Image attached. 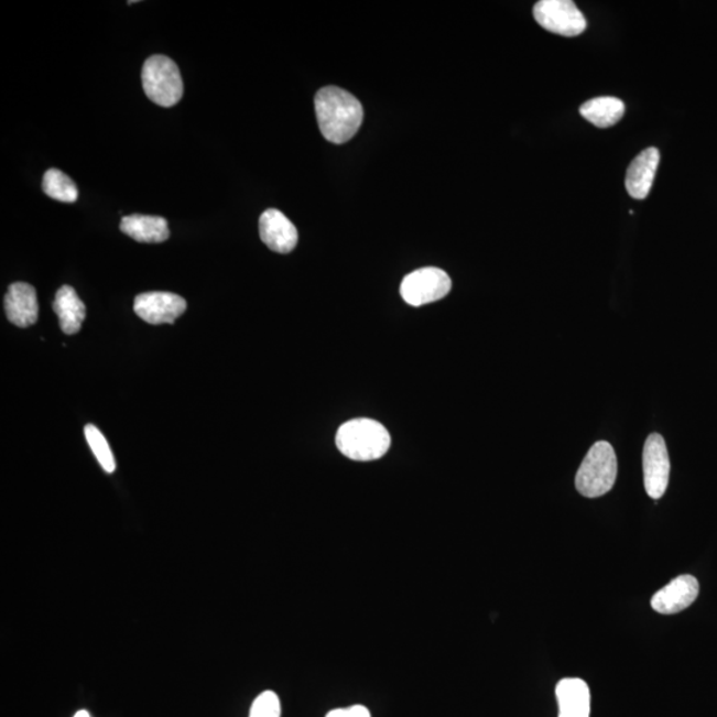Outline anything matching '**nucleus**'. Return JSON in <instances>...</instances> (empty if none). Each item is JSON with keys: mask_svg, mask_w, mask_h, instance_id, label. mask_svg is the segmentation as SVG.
<instances>
[{"mask_svg": "<svg viewBox=\"0 0 717 717\" xmlns=\"http://www.w3.org/2000/svg\"><path fill=\"white\" fill-rule=\"evenodd\" d=\"M74 717H90V715L87 710H79V713H76Z\"/></svg>", "mask_w": 717, "mask_h": 717, "instance_id": "obj_21", "label": "nucleus"}, {"mask_svg": "<svg viewBox=\"0 0 717 717\" xmlns=\"http://www.w3.org/2000/svg\"><path fill=\"white\" fill-rule=\"evenodd\" d=\"M699 596V583L693 576H681L654 594L652 609L664 616L688 609Z\"/></svg>", "mask_w": 717, "mask_h": 717, "instance_id": "obj_9", "label": "nucleus"}, {"mask_svg": "<svg viewBox=\"0 0 717 717\" xmlns=\"http://www.w3.org/2000/svg\"><path fill=\"white\" fill-rule=\"evenodd\" d=\"M555 695L560 706L558 717H590V689L583 680H562Z\"/></svg>", "mask_w": 717, "mask_h": 717, "instance_id": "obj_13", "label": "nucleus"}, {"mask_svg": "<svg viewBox=\"0 0 717 717\" xmlns=\"http://www.w3.org/2000/svg\"><path fill=\"white\" fill-rule=\"evenodd\" d=\"M452 281L445 271L424 268L406 275L400 286V294L411 306L420 307L445 298L450 292Z\"/></svg>", "mask_w": 717, "mask_h": 717, "instance_id": "obj_6", "label": "nucleus"}, {"mask_svg": "<svg viewBox=\"0 0 717 717\" xmlns=\"http://www.w3.org/2000/svg\"><path fill=\"white\" fill-rule=\"evenodd\" d=\"M249 717H281V700L273 691H264L250 708Z\"/></svg>", "mask_w": 717, "mask_h": 717, "instance_id": "obj_19", "label": "nucleus"}, {"mask_svg": "<svg viewBox=\"0 0 717 717\" xmlns=\"http://www.w3.org/2000/svg\"><path fill=\"white\" fill-rule=\"evenodd\" d=\"M580 115L593 126L610 128L623 118L626 107L622 100L616 98H597L586 101L579 109Z\"/></svg>", "mask_w": 717, "mask_h": 717, "instance_id": "obj_16", "label": "nucleus"}, {"mask_svg": "<svg viewBox=\"0 0 717 717\" xmlns=\"http://www.w3.org/2000/svg\"><path fill=\"white\" fill-rule=\"evenodd\" d=\"M120 230L141 243H161L170 238V228L163 217L132 215L122 217Z\"/></svg>", "mask_w": 717, "mask_h": 717, "instance_id": "obj_14", "label": "nucleus"}, {"mask_svg": "<svg viewBox=\"0 0 717 717\" xmlns=\"http://www.w3.org/2000/svg\"><path fill=\"white\" fill-rule=\"evenodd\" d=\"M316 119L323 138L334 144H345L363 122V107L354 95L338 87H326L315 96Z\"/></svg>", "mask_w": 717, "mask_h": 717, "instance_id": "obj_1", "label": "nucleus"}, {"mask_svg": "<svg viewBox=\"0 0 717 717\" xmlns=\"http://www.w3.org/2000/svg\"><path fill=\"white\" fill-rule=\"evenodd\" d=\"M533 15L542 29L561 36L573 37L585 32L586 19L571 0H541Z\"/></svg>", "mask_w": 717, "mask_h": 717, "instance_id": "obj_5", "label": "nucleus"}, {"mask_svg": "<svg viewBox=\"0 0 717 717\" xmlns=\"http://www.w3.org/2000/svg\"><path fill=\"white\" fill-rule=\"evenodd\" d=\"M337 447L354 461H373L383 457L391 447L390 432L371 419H355L340 426Z\"/></svg>", "mask_w": 717, "mask_h": 717, "instance_id": "obj_2", "label": "nucleus"}, {"mask_svg": "<svg viewBox=\"0 0 717 717\" xmlns=\"http://www.w3.org/2000/svg\"><path fill=\"white\" fill-rule=\"evenodd\" d=\"M133 307L139 318L150 325H172L186 312L187 303L177 294L151 292L135 296Z\"/></svg>", "mask_w": 717, "mask_h": 717, "instance_id": "obj_8", "label": "nucleus"}, {"mask_svg": "<svg viewBox=\"0 0 717 717\" xmlns=\"http://www.w3.org/2000/svg\"><path fill=\"white\" fill-rule=\"evenodd\" d=\"M670 457L664 438L659 434L648 437L643 448L644 489L651 499H662L670 481Z\"/></svg>", "mask_w": 717, "mask_h": 717, "instance_id": "obj_7", "label": "nucleus"}, {"mask_svg": "<svg viewBox=\"0 0 717 717\" xmlns=\"http://www.w3.org/2000/svg\"><path fill=\"white\" fill-rule=\"evenodd\" d=\"M4 309L12 325L30 327L39 318L36 290L29 283H12L4 296Z\"/></svg>", "mask_w": 717, "mask_h": 717, "instance_id": "obj_11", "label": "nucleus"}, {"mask_svg": "<svg viewBox=\"0 0 717 717\" xmlns=\"http://www.w3.org/2000/svg\"><path fill=\"white\" fill-rule=\"evenodd\" d=\"M43 192L56 202L73 204L79 197V191L73 180L59 170H50L43 177Z\"/></svg>", "mask_w": 717, "mask_h": 717, "instance_id": "obj_17", "label": "nucleus"}, {"mask_svg": "<svg viewBox=\"0 0 717 717\" xmlns=\"http://www.w3.org/2000/svg\"><path fill=\"white\" fill-rule=\"evenodd\" d=\"M618 461L610 443L598 442L580 464L576 477V488L587 499L609 493L617 481Z\"/></svg>", "mask_w": 717, "mask_h": 717, "instance_id": "obj_3", "label": "nucleus"}, {"mask_svg": "<svg viewBox=\"0 0 717 717\" xmlns=\"http://www.w3.org/2000/svg\"><path fill=\"white\" fill-rule=\"evenodd\" d=\"M262 242L275 253H292L298 243V231L290 219L276 209H269L260 218Z\"/></svg>", "mask_w": 717, "mask_h": 717, "instance_id": "obj_10", "label": "nucleus"}, {"mask_svg": "<svg viewBox=\"0 0 717 717\" xmlns=\"http://www.w3.org/2000/svg\"><path fill=\"white\" fill-rule=\"evenodd\" d=\"M142 88L148 99L160 107L170 108L183 99L184 83L177 64L164 55L146 59L141 73Z\"/></svg>", "mask_w": 717, "mask_h": 717, "instance_id": "obj_4", "label": "nucleus"}, {"mask_svg": "<svg viewBox=\"0 0 717 717\" xmlns=\"http://www.w3.org/2000/svg\"><path fill=\"white\" fill-rule=\"evenodd\" d=\"M326 717H371V713L367 707L357 704V706L329 710Z\"/></svg>", "mask_w": 717, "mask_h": 717, "instance_id": "obj_20", "label": "nucleus"}, {"mask_svg": "<svg viewBox=\"0 0 717 717\" xmlns=\"http://www.w3.org/2000/svg\"><path fill=\"white\" fill-rule=\"evenodd\" d=\"M84 435H86L89 447L93 449L96 458H98L101 468L105 469L107 474H113L116 461L105 435H102L93 424L86 425V428H84Z\"/></svg>", "mask_w": 717, "mask_h": 717, "instance_id": "obj_18", "label": "nucleus"}, {"mask_svg": "<svg viewBox=\"0 0 717 717\" xmlns=\"http://www.w3.org/2000/svg\"><path fill=\"white\" fill-rule=\"evenodd\" d=\"M54 312L59 318L61 328L64 334L74 335L80 332L84 319H86V306L75 289L63 286L57 290L54 301Z\"/></svg>", "mask_w": 717, "mask_h": 717, "instance_id": "obj_15", "label": "nucleus"}, {"mask_svg": "<svg viewBox=\"0 0 717 717\" xmlns=\"http://www.w3.org/2000/svg\"><path fill=\"white\" fill-rule=\"evenodd\" d=\"M659 161H661V154L654 146L648 148L632 160L628 173H626V189L632 198L644 199L650 195Z\"/></svg>", "mask_w": 717, "mask_h": 717, "instance_id": "obj_12", "label": "nucleus"}]
</instances>
